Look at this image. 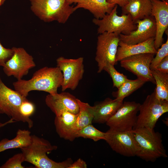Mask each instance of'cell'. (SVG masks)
Segmentation results:
<instances>
[{"mask_svg": "<svg viewBox=\"0 0 168 168\" xmlns=\"http://www.w3.org/2000/svg\"><path fill=\"white\" fill-rule=\"evenodd\" d=\"M15 122V121H14L13 119H11L10 120L7 121H6L4 123H0V129L8 124L13 123Z\"/></svg>", "mask_w": 168, "mask_h": 168, "instance_id": "obj_35", "label": "cell"}, {"mask_svg": "<svg viewBox=\"0 0 168 168\" xmlns=\"http://www.w3.org/2000/svg\"><path fill=\"white\" fill-rule=\"evenodd\" d=\"M167 121V120L166 119V121H165V120L164 121V122H166ZM166 122V124H167V123H166V122Z\"/></svg>", "mask_w": 168, "mask_h": 168, "instance_id": "obj_38", "label": "cell"}, {"mask_svg": "<svg viewBox=\"0 0 168 168\" xmlns=\"http://www.w3.org/2000/svg\"><path fill=\"white\" fill-rule=\"evenodd\" d=\"M29 0L32 12L45 22L56 21L64 24L76 10L67 0Z\"/></svg>", "mask_w": 168, "mask_h": 168, "instance_id": "obj_3", "label": "cell"}, {"mask_svg": "<svg viewBox=\"0 0 168 168\" xmlns=\"http://www.w3.org/2000/svg\"><path fill=\"white\" fill-rule=\"evenodd\" d=\"M123 100L108 98L92 106L94 115L92 122L106 123L122 105Z\"/></svg>", "mask_w": 168, "mask_h": 168, "instance_id": "obj_18", "label": "cell"}, {"mask_svg": "<svg viewBox=\"0 0 168 168\" xmlns=\"http://www.w3.org/2000/svg\"><path fill=\"white\" fill-rule=\"evenodd\" d=\"M141 104L135 101H124L106 123L110 129L119 132L132 130L137 119Z\"/></svg>", "mask_w": 168, "mask_h": 168, "instance_id": "obj_9", "label": "cell"}, {"mask_svg": "<svg viewBox=\"0 0 168 168\" xmlns=\"http://www.w3.org/2000/svg\"><path fill=\"white\" fill-rule=\"evenodd\" d=\"M165 0L167 2H168V0Z\"/></svg>", "mask_w": 168, "mask_h": 168, "instance_id": "obj_39", "label": "cell"}, {"mask_svg": "<svg viewBox=\"0 0 168 168\" xmlns=\"http://www.w3.org/2000/svg\"><path fill=\"white\" fill-rule=\"evenodd\" d=\"M63 82V73L58 67H45L35 71L30 79L18 80L13 85L16 91L26 97L32 91H42L51 95L57 94Z\"/></svg>", "mask_w": 168, "mask_h": 168, "instance_id": "obj_1", "label": "cell"}, {"mask_svg": "<svg viewBox=\"0 0 168 168\" xmlns=\"http://www.w3.org/2000/svg\"><path fill=\"white\" fill-rule=\"evenodd\" d=\"M57 66L62 72L63 82L62 91L69 89L75 90L82 79L84 72L83 58H67L60 57L56 59Z\"/></svg>", "mask_w": 168, "mask_h": 168, "instance_id": "obj_11", "label": "cell"}, {"mask_svg": "<svg viewBox=\"0 0 168 168\" xmlns=\"http://www.w3.org/2000/svg\"><path fill=\"white\" fill-rule=\"evenodd\" d=\"M137 29L127 35L120 34V40L128 44L141 43L152 38H155L156 26L155 19L151 15L135 23Z\"/></svg>", "mask_w": 168, "mask_h": 168, "instance_id": "obj_14", "label": "cell"}, {"mask_svg": "<svg viewBox=\"0 0 168 168\" xmlns=\"http://www.w3.org/2000/svg\"><path fill=\"white\" fill-rule=\"evenodd\" d=\"M139 111L133 129L142 128L154 129L159 118L168 112V101L157 98L154 90L140 105Z\"/></svg>", "mask_w": 168, "mask_h": 168, "instance_id": "obj_5", "label": "cell"}, {"mask_svg": "<svg viewBox=\"0 0 168 168\" xmlns=\"http://www.w3.org/2000/svg\"><path fill=\"white\" fill-rule=\"evenodd\" d=\"M156 56L154 57L150 66V69L154 70L160 62L166 56L168 55V37L166 42L162 44L160 48L157 50Z\"/></svg>", "mask_w": 168, "mask_h": 168, "instance_id": "obj_28", "label": "cell"}, {"mask_svg": "<svg viewBox=\"0 0 168 168\" xmlns=\"http://www.w3.org/2000/svg\"><path fill=\"white\" fill-rule=\"evenodd\" d=\"M103 70L109 74L112 79L113 86L117 88L128 79L126 76L118 72L114 68V65L111 64H107Z\"/></svg>", "mask_w": 168, "mask_h": 168, "instance_id": "obj_27", "label": "cell"}, {"mask_svg": "<svg viewBox=\"0 0 168 168\" xmlns=\"http://www.w3.org/2000/svg\"><path fill=\"white\" fill-rule=\"evenodd\" d=\"M26 100V97L7 86L0 79V113L7 115L15 121L26 123L30 128L33 126V121L23 116L20 111L21 104Z\"/></svg>", "mask_w": 168, "mask_h": 168, "instance_id": "obj_7", "label": "cell"}, {"mask_svg": "<svg viewBox=\"0 0 168 168\" xmlns=\"http://www.w3.org/2000/svg\"><path fill=\"white\" fill-rule=\"evenodd\" d=\"M135 140L140 149L137 156L146 161L155 162L160 157H168L162 143L161 134L151 129L142 128L133 129Z\"/></svg>", "mask_w": 168, "mask_h": 168, "instance_id": "obj_4", "label": "cell"}, {"mask_svg": "<svg viewBox=\"0 0 168 168\" xmlns=\"http://www.w3.org/2000/svg\"><path fill=\"white\" fill-rule=\"evenodd\" d=\"M151 71L156 85L155 89L156 97L159 100L168 101V73L156 69Z\"/></svg>", "mask_w": 168, "mask_h": 168, "instance_id": "obj_24", "label": "cell"}, {"mask_svg": "<svg viewBox=\"0 0 168 168\" xmlns=\"http://www.w3.org/2000/svg\"><path fill=\"white\" fill-rule=\"evenodd\" d=\"M154 40L155 38H152L135 44H128L120 40L116 55V62L117 63L127 57L141 54H156L157 50L155 47Z\"/></svg>", "mask_w": 168, "mask_h": 168, "instance_id": "obj_17", "label": "cell"}, {"mask_svg": "<svg viewBox=\"0 0 168 168\" xmlns=\"http://www.w3.org/2000/svg\"><path fill=\"white\" fill-rule=\"evenodd\" d=\"M13 54L3 67V71L8 77L13 76L17 79L28 73L35 66L32 56L22 48L13 47Z\"/></svg>", "mask_w": 168, "mask_h": 168, "instance_id": "obj_12", "label": "cell"}, {"mask_svg": "<svg viewBox=\"0 0 168 168\" xmlns=\"http://www.w3.org/2000/svg\"><path fill=\"white\" fill-rule=\"evenodd\" d=\"M145 82L137 78L135 80L128 79L113 92L112 95L115 98L124 99L134 91L142 87Z\"/></svg>", "mask_w": 168, "mask_h": 168, "instance_id": "obj_25", "label": "cell"}, {"mask_svg": "<svg viewBox=\"0 0 168 168\" xmlns=\"http://www.w3.org/2000/svg\"><path fill=\"white\" fill-rule=\"evenodd\" d=\"M35 106L34 104L27 99L24 101L21 104L20 108V111L21 114L27 118H30V117L34 113Z\"/></svg>", "mask_w": 168, "mask_h": 168, "instance_id": "obj_30", "label": "cell"}, {"mask_svg": "<svg viewBox=\"0 0 168 168\" xmlns=\"http://www.w3.org/2000/svg\"><path fill=\"white\" fill-rule=\"evenodd\" d=\"M105 132L98 130L91 124L79 130L76 134V138L82 137L89 138L97 142L101 140H105Z\"/></svg>", "mask_w": 168, "mask_h": 168, "instance_id": "obj_26", "label": "cell"}, {"mask_svg": "<svg viewBox=\"0 0 168 168\" xmlns=\"http://www.w3.org/2000/svg\"><path fill=\"white\" fill-rule=\"evenodd\" d=\"M155 69L162 72L168 73V55L160 62Z\"/></svg>", "mask_w": 168, "mask_h": 168, "instance_id": "obj_32", "label": "cell"}, {"mask_svg": "<svg viewBox=\"0 0 168 168\" xmlns=\"http://www.w3.org/2000/svg\"><path fill=\"white\" fill-rule=\"evenodd\" d=\"M121 8L122 14H129L135 24L137 21L151 15L152 5L151 0H128Z\"/></svg>", "mask_w": 168, "mask_h": 168, "instance_id": "obj_20", "label": "cell"}, {"mask_svg": "<svg viewBox=\"0 0 168 168\" xmlns=\"http://www.w3.org/2000/svg\"><path fill=\"white\" fill-rule=\"evenodd\" d=\"M161 1H164L165 0H161Z\"/></svg>", "mask_w": 168, "mask_h": 168, "instance_id": "obj_40", "label": "cell"}, {"mask_svg": "<svg viewBox=\"0 0 168 168\" xmlns=\"http://www.w3.org/2000/svg\"><path fill=\"white\" fill-rule=\"evenodd\" d=\"M152 8L151 15L155 19L156 32L154 45L157 50L162 44L163 35L168 27V2L151 0Z\"/></svg>", "mask_w": 168, "mask_h": 168, "instance_id": "obj_16", "label": "cell"}, {"mask_svg": "<svg viewBox=\"0 0 168 168\" xmlns=\"http://www.w3.org/2000/svg\"><path fill=\"white\" fill-rule=\"evenodd\" d=\"M2 0H0V7L2 5Z\"/></svg>", "mask_w": 168, "mask_h": 168, "instance_id": "obj_36", "label": "cell"}, {"mask_svg": "<svg viewBox=\"0 0 168 168\" xmlns=\"http://www.w3.org/2000/svg\"><path fill=\"white\" fill-rule=\"evenodd\" d=\"M155 54L146 53L128 57L120 61V65L136 75L137 78L155 84L150 69L151 63Z\"/></svg>", "mask_w": 168, "mask_h": 168, "instance_id": "obj_13", "label": "cell"}, {"mask_svg": "<svg viewBox=\"0 0 168 168\" xmlns=\"http://www.w3.org/2000/svg\"><path fill=\"white\" fill-rule=\"evenodd\" d=\"M77 101L79 110L72 129V134L74 139L76 138V134L79 130L92 124L94 116L92 106L77 98Z\"/></svg>", "mask_w": 168, "mask_h": 168, "instance_id": "obj_22", "label": "cell"}, {"mask_svg": "<svg viewBox=\"0 0 168 168\" xmlns=\"http://www.w3.org/2000/svg\"><path fill=\"white\" fill-rule=\"evenodd\" d=\"M77 116L68 111L56 115L54 124L57 133L60 137L71 141H73L72 131Z\"/></svg>", "mask_w": 168, "mask_h": 168, "instance_id": "obj_21", "label": "cell"}, {"mask_svg": "<svg viewBox=\"0 0 168 168\" xmlns=\"http://www.w3.org/2000/svg\"><path fill=\"white\" fill-rule=\"evenodd\" d=\"M128 0H107L109 3L118 5L121 7L124 6L128 2Z\"/></svg>", "mask_w": 168, "mask_h": 168, "instance_id": "obj_34", "label": "cell"}, {"mask_svg": "<svg viewBox=\"0 0 168 168\" xmlns=\"http://www.w3.org/2000/svg\"><path fill=\"white\" fill-rule=\"evenodd\" d=\"M71 5L76 4L74 7L77 10L82 8L91 13L95 18H102L106 14L110 13L115 6L114 4L108 3L107 0H67Z\"/></svg>", "mask_w": 168, "mask_h": 168, "instance_id": "obj_19", "label": "cell"}, {"mask_svg": "<svg viewBox=\"0 0 168 168\" xmlns=\"http://www.w3.org/2000/svg\"><path fill=\"white\" fill-rule=\"evenodd\" d=\"M45 102L55 115L64 111L75 114H77L79 112L77 98L68 92L63 91L54 95L49 94L46 97Z\"/></svg>", "mask_w": 168, "mask_h": 168, "instance_id": "obj_15", "label": "cell"}, {"mask_svg": "<svg viewBox=\"0 0 168 168\" xmlns=\"http://www.w3.org/2000/svg\"><path fill=\"white\" fill-rule=\"evenodd\" d=\"M0 79H1L0 78Z\"/></svg>", "mask_w": 168, "mask_h": 168, "instance_id": "obj_41", "label": "cell"}, {"mask_svg": "<svg viewBox=\"0 0 168 168\" xmlns=\"http://www.w3.org/2000/svg\"><path fill=\"white\" fill-rule=\"evenodd\" d=\"M132 130L119 132L109 129L105 132V140L113 150L121 155L128 157L137 156L140 149Z\"/></svg>", "mask_w": 168, "mask_h": 168, "instance_id": "obj_10", "label": "cell"}, {"mask_svg": "<svg viewBox=\"0 0 168 168\" xmlns=\"http://www.w3.org/2000/svg\"><path fill=\"white\" fill-rule=\"evenodd\" d=\"M120 41L119 35L114 33L104 32L97 37L95 60L98 66V73L101 72L108 64H117L116 55Z\"/></svg>", "mask_w": 168, "mask_h": 168, "instance_id": "obj_8", "label": "cell"}, {"mask_svg": "<svg viewBox=\"0 0 168 168\" xmlns=\"http://www.w3.org/2000/svg\"><path fill=\"white\" fill-rule=\"evenodd\" d=\"M86 163L82 159L79 158L77 161L72 162L68 168H86Z\"/></svg>", "mask_w": 168, "mask_h": 168, "instance_id": "obj_33", "label": "cell"}, {"mask_svg": "<svg viewBox=\"0 0 168 168\" xmlns=\"http://www.w3.org/2000/svg\"><path fill=\"white\" fill-rule=\"evenodd\" d=\"M6 0H2V4H3L4 3V2Z\"/></svg>", "mask_w": 168, "mask_h": 168, "instance_id": "obj_37", "label": "cell"}, {"mask_svg": "<svg viewBox=\"0 0 168 168\" xmlns=\"http://www.w3.org/2000/svg\"><path fill=\"white\" fill-rule=\"evenodd\" d=\"M24 161V157L22 153L15 154L9 158L0 168H24L22 164Z\"/></svg>", "mask_w": 168, "mask_h": 168, "instance_id": "obj_29", "label": "cell"}, {"mask_svg": "<svg viewBox=\"0 0 168 168\" xmlns=\"http://www.w3.org/2000/svg\"><path fill=\"white\" fill-rule=\"evenodd\" d=\"M57 146L52 145L47 140L35 135H31V141L28 146L21 148L24 161L38 168H68L73 161L71 158L60 162L55 161L47 156L56 150Z\"/></svg>", "mask_w": 168, "mask_h": 168, "instance_id": "obj_2", "label": "cell"}, {"mask_svg": "<svg viewBox=\"0 0 168 168\" xmlns=\"http://www.w3.org/2000/svg\"><path fill=\"white\" fill-rule=\"evenodd\" d=\"M117 7L116 5L110 13L101 19H93V22L98 26V34L107 32L127 35L137 29V25L133 22L129 14L117 15Z\"/></svg>", "mask_w": 168, "mask_h": 168, "instance_id": "obj_6", "label": "cell"}, {"mask_svg": "<svg viewBox=\"0 0 168 168\" xmlns=\"http://www.w3.org/2000/svg\"><path fill=\"white\" fill-rule=\"evenodd\" d=\"M12 49L6 48L2 44L0 41V66L3 67L6 62L13 55Z\"/></svg>", "mask_w": 168, "mask_h": 168, "instance_id": "obj_31", "label": "cell"}, {"mask_svg": "<svg viewBox=\"0 0 168 168\" xmlns=\"http://www.w3.org/2000/svg\"><path fill=\"white\" fill-rule=\"evenodd\" d=\"M31 141L30 132L19 129L16 137L11 140L5 138L0 141V152L11 149L21 148L28 146Z\"/></svg>", "mask_w": 168, "mask_h": 168, "instance_id": "obj_23", "label": "cell"}]
</instances>
